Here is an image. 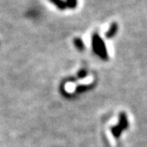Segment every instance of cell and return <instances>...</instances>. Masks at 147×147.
<instances>
[{
	"label": "cell",
	"mask_w": 147,
	"mask_h": 147,
	"mask_svg": "<svg viewBox=\"0 0 147 147\" xmlns=\"http://www.w3.org/2000/svg\"><path fill=\"white\" fill-rule=\"evenodd\" d=\"M92 45H93V49H94L95 53H96L97 55H99V56L104 60L108 59V53H107V49H106V47H105V44H104L103 40L101 39L97 34L93 35V38H92Z\"/></svg>",
	"instance_id": "obj_1"
},
{
	"label": "cell",
	"mask_w": 147,
	"mask_h": 147,
	"mask_svg": "<svg viewBox=\"0 0 147 147\" xmlns=\"http://www.w3.org/2000/svg\"><path fill=\"white\" fill-rule=\"evenodd\" d=\"M117 23H113L111 26L109 27V29L107 30V32L105 33V36L106 38H113L115 34H117Z\"/></svg>",
	"instance_id": "obj_3"
},
{
	"label": "cell",
	"mask_w": 147,
	"mask_h": 147,
	"mask_svg": "<svg viewBox=\"0 0 147 147\" xmlns=\"http://www.w3.org/2000/svg\"><path fill=\"white\" fill-rule=\"evenodd\" d=\"M129 127V123H128V119H127V115L125 113H121L119 115V125L113 127L111 128V133L115 136V138H119V135L123 133L124 130H126Z\"/></svg>",
	"instance_id": "obj_2"
}]
</instances>
